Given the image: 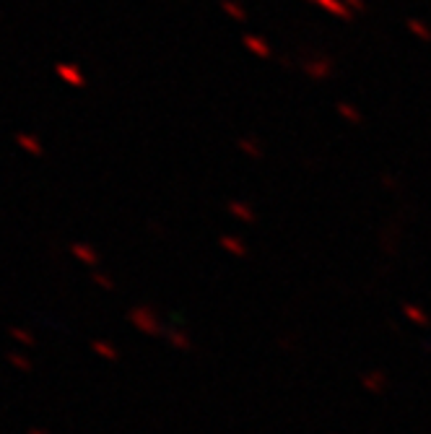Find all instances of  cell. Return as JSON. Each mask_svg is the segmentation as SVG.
<instances>
[{
  "instance_id": "3",
  "label": "cell",
  "mask_w": 431,
  "mask_h": 434,
  "mask_svg": "<svg viewBox=\"0 0 431 434\" xmlns=\"http://www.w3.org/2000/svg\"><path fill=\"white\" fill-rule=\"evenodd\" d=\"M6 359H8V362L13 364L18 372H29V370H32V362H29V356L18 354V351H8V354H6Z\"/></svg>"
},
{
  "instance_id": "1",
  "label": "cell",
  "mask_w": 431,
  "mask_h": 434,
  "mask_svg": "<svg viewBox=\"0 0 431 434\" xmlns=\"http://www.w3.org/2000/svg\"><path fill=\"white\" fill-rule=\"evenodd\" d=\"M16 141H18V146L21 148H26L29 153H34V156H42V143L37 141L34 136H26V133H18L16 136Z\"/></svg>"
},
{
  "instance_id": "4",
  "label": "cell",
  "mask_w": 431,
  "mask_h": 434,
  "mask_svg": "<svg viewBox=\"0 0 431 434\" xmlns=\"http://www.w3.org/2000/svg\"><path fill=\"white\" fill-rule=\"evenodd\" d=\"M8 333H11V338H16L18 344H24V346H34V344H37L32 333H29V330H24V328H18V325L8 328Z\"/></svg>"
},
{
  "instance_id": "5",
  "label": "cell",
  "mask_w": 431,
  "mask_h": 434,
  "mask_svg": "<svg viewBox=\"0 0 431 434\" xmlns=\"http://www.w3.org/2000/svg\"><path fill=\"white\" fill-rule=\"evenodd\" d=\"M73 252H76L78 257H83V260H94V255H91V252H88L83 245H73Z\"/></svg>"
},
{
  "instance_id": "2",
  "label": "cell",
  "mask_w": 431,
  "mask_h": 434,
  "mask_svg": "<svg viewBox=\"0 0 431 434\" xmlns=\"http://www.w3.org/2000/svg\"><path fill=\"white\" fill-rule=\"evenodd\" d=\"M57 76L63 81H68V83H73V86H81L83 81H81V76H78V71L73 68V65H65V63H60L57 65Z\"/></svg>"
},
{
  "instance_id": "6",
  "label": "cell",
  "mask_w": 431,
  "mask_h": 434,
  "mask_svg": "<svg viewBox=\"0 0 431 434\" xmlns=\"http://www.w3.org/2000/svg\"><path fill=\"white\" fill-rule=\"evenodd\" d=\"M29 434H47V432H45V429H40V426H32V429H29Z\"/></svg>"
}]
</instances>
